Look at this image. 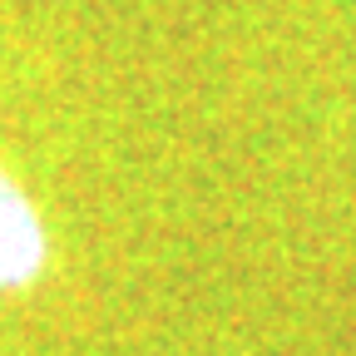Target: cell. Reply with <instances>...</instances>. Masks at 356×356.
I'll use <instances>...</instances> for the list:
<instances>
[{"label":"cell","mask_w":356,"mask_h":356,"mask_svg":"<svg viewBox=\"0 0 356 356\" xmlns=\"http://www.w3.org/2000/svg\"><path fill=\"white\" fill-rule=\"evenodd\" d=\"M50 273V228L30 188L0 159V297L30 292Z\"/></svg>","instance_id":"obj_1"}]
</instances>
